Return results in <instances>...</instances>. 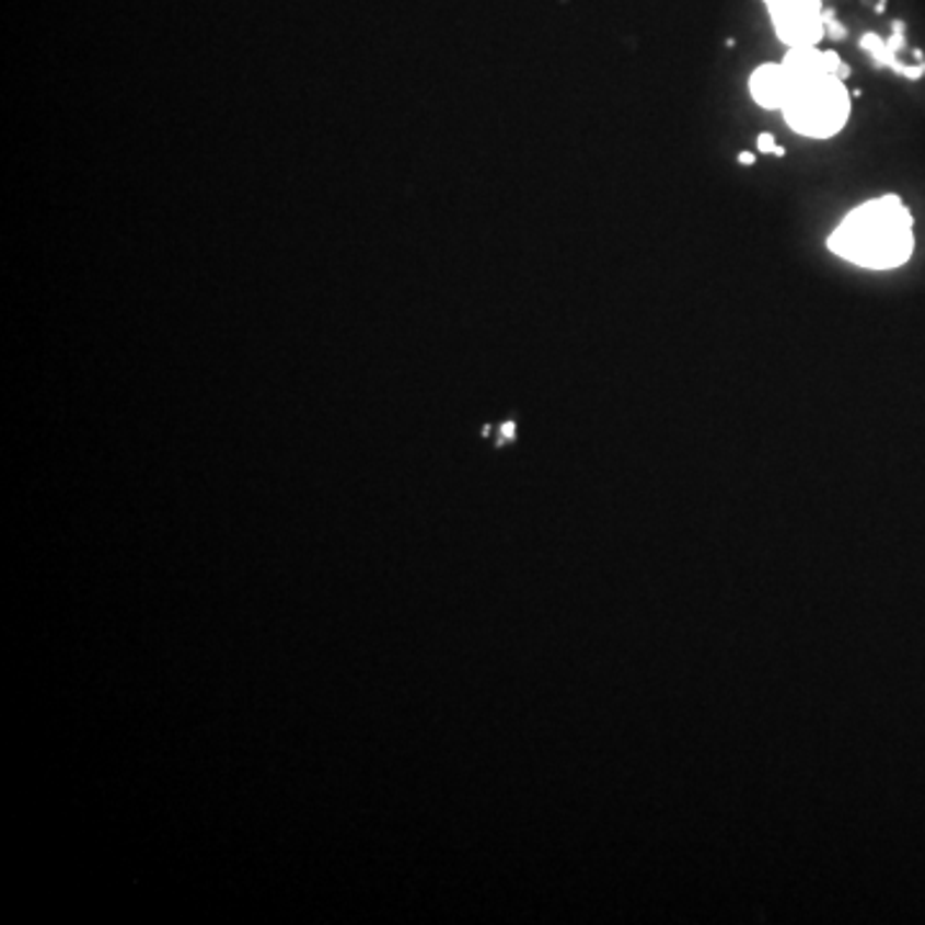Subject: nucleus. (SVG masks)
<instances>
[{
  "label": "nucleus",
  "mask_w": 925,
  "mask_h": 925,
  "mask_svg": "<svg viewBox=\"0 0 925 925\" xmlns=\"http://www.w3.org/2000/svg\"><path fill=\"white\" fill-rule=\"evenodd\" d=\"M820 11H823L820 0H779L776 5H768L776 36L787 47H818L825 36Z\"/></svg>",
  "instance_id": "nucleus-3"
},
{
  "label": "nucleus",
  "mask_w": 925,
  "mask_h": 925,
  "mask_svg": "<svg viewBox=\"0 0 925 925\" xmlns=\"http://www.w3.org/2000/svg\"><path fill=\"white\" fill-rule=\"evenodd\" d=\"M774 154H776V158H784V147L776 144V147H774Z\"/></svg>",
  "instance_id": "nucleus-12"
},
{
  "label": "nucleus",
  "mask_w": 925,
  "mask_h": 925,
  "mask_svg": "<svg viewBox=\"0 0 925 925\" xmlns=\"http://www.w3.org/2000/svg\"><path fill=\"white\" fill-rule=\"evenodd\" d=\"M828 247L862 268H898L913 253V217L900 196H882L851 211Z\"/></svg>",
  "instance_id": "nucleus-1"
},
{
  "label": "nucleus",
  "mask_w": 925,
  "mask_h": 925,
  "mask_svg": "<svg viewBox=\"0 0 925 925\" xmlns=\"http://www.w3.org/2000/svg\"><path fill=\"white\" fill-rule=\"evenodd\" d=\"M791 88L795 83H791L784 65H761L751 76V95L764 108H784Z\"/></svg>",
  "instance_id": "nucleus-4"
},
{
  "label": "nucleus",
  "mask_w": 925,
  "mask_h": 925,
  "mask_svg": "<svg viewBox=\"0 0 925 925\" xmlns=\"http://www.w3.org/2000/svg\"><path fill=\"white\" fill-rule=\"evenodd\" d=\"M764 3L766 5H776V3H779V0H764Z\"/></svg>",
  "instance_id": "nucleus-13"
},
{
  "label": "nucleus",
  "mask_w": 925,
  "mask_h": 925,
  "mask_svg": "<svg viewBox=\"0 0 925 925\" xmlns=\"http://www.w3.org/2000/svg\"><path fill=\"white\" fill-rule=\"evenodd\" d=\"M782 111L789 127L799 135L828 139L839 135L843 124L848 122L851 95L843 80L835 76H820L791 88Z\"/></svg>",
  "instance_id": "nucleus-2"
},
{
  "label": "nucleus",
  "mask_w": 925,
  "mask_h": 925,
  "mask_svg": "<svg viewBox=\"0 0 925 925\" xmlns=\"http://www.w3.org/2000/svg\"><path fill=\"white\" fill-rule=\"evenodd\" d=\"M774 147H776V139H774L772 135H761V137H759V150H761V152L772 154V152H774Z\"/></svg>",
  "instance_id": "nucleus-8"
},
{
  "label": "nucleus",
  "mask_w": 925,
  "mask_h": 925,
  "mask_svg": "<svg viewBox=\"0 0 925 925\" xmlns=\"http://www.w3.org/2000/svg\"><path fill=\"white\" fill-rule=\"evenodd\" d=\"M782 65L795 85L805 83V80L828 76L823 51H818V47H789Z\"/></svg>",
  "instance_id": "nucleus-5"
},
{
  "label": "nucleus",
  "mask_w": 925,
  "mask_h": 925,
  "mask_svg": "<svg viewBox=\"0 0 925 925\" xmlns=\"http://www.w3.org/2000/svg\"><path fill=\"white\" fill-rule=\"evenodd\" d=\"M738 162H740V165H753V162H756V158H753V152H743L738 158Z\"/></svg>",
  "instance_id": "nucleus-11"
},
{
  "label": "nucleus",
  "mask_w": 925,
  "mask_h": 925,
  "mask_svg": "<svg viewBox=\"0 0 925 925\" xmlns=\"http://www.w3.org/2000/svg\"><path fill=\"white\" fill-rule=\"evenodd\" d=\"M902 76L905 78H921V76H925V65H917V68H905V65H902Z\"/></svg>",
  "instance_id": "nucleus-9"
},
{
  "label": "nucleus",
  "mask_w": 925,
  "mask_h": 925,
  "mask_svg": "<svg viewBox=\"0 0 925 925\" xmlns=\"http://www.w3.org/2000/svg\"><path fill=\"white\" fill-rule=\"evenodd\" d=\"M848 76H851V68H848V65H846V62H841V68H839V70H835V78H839V80H843V83H846V80H848Z\"/></svg>",
  "instance_id": "nucleus-10"
},
{
  "label": "nucleus",
  "mask_w": 925,
  "mask_h": 925,
  "mask_svg": "<svg viewBox=\"0 0 925 925\" xmlns=\"http://www.w3.org/2000/svg\"><path fill=\"white\" fill-rule=\"evenodd\" d=\"M825 34H831L833 39H843V36H846V26H841L839 21H831V24H825Z\"/></svg>",
  "instance_id": "nucleus-7"
},
{
  "label": "nucleus",
  "mask_w": 925,
  "mask_h": 925,
  "mask_svg": "<svg viewBox=\"0 0 925 925\" xmlns=\"http://www.w3.org/2000/svg\"><path fill=\"white\" fill-rule=\"evenodd\" d=\"M823 59H825V72L828 76H835V70L841 68L843 59L835 55V51H823Z\"/></svg>",
  "instance_id": "nucleus-6"
}]
</instances>
